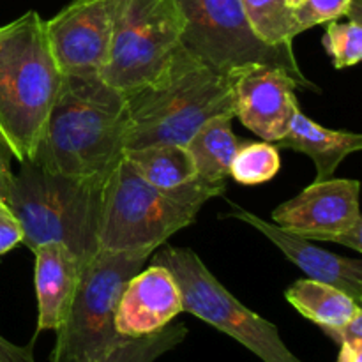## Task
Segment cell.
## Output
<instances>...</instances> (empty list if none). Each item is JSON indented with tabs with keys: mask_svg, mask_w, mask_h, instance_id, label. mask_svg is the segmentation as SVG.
Listing matches in <instances>:
<instances>
[{
	"mask_svg": "<svg viewBox=\"0 0 362 362\" xmlns=\"http://www.w3.org/2000/svg\"><path fill=\"white\" fill-rule=\"evenodd\" d=\"M35 257L34 286L37 299V327L57 331L66 318L71 299L76 290L83 264L80 258L60 243L39 244L32 250Z\"/></svg>",
	"mask_w": 362,
	"mask_h": 362,
	"instance_id": "15",
	"label": "cell"
},
{
	"mask_svg": "<svg viewBox=\"0 0 362 362\" xmlns=\"http://www.w3.org/2000/svg\"><path fill=\"white\" fill-rule=\"evenodd\" d=\"M276 145L306 154L313 159L317 168L315 180H327L334 175L343 159L361 151L362 136L350 131L327 129L304 115L299 108L290 120L285 136L276 141Z\"/></svg>",
	"mask_w": 362,
	"mask_h": 362,
	"instance_id": "16",
	"label": "cell"
},
{
	"mask_svg": "<svg viewBox=\"0 0 362 362\" xmlns=\"http://www.w3.org/2000/svg\"><path fill=\"white\" fill-rule=\"evenodd\" d=\"M0 362H35L34 343L27 346H18L0 336Z\"/></svg>",
	"mask_w": 362,
	"mask_h": 362,
	"instance_id": "27",
	"label": "cell"
},
{
	"mask_svg": "<svg viewBox=\"0 0 362 362\" xmlns=\"http://www.w3.org/2000/svg\"><path fill=\"white\" fill-rule=\"evenodd\" d=\"M359 180H315L297 197L278 205L272 221L279 228L311 240H325L361 253L362 216Z\"/></svg>",
	"mask_w": 362,
	"mask_h": 362,
	"instance_id": "10",
	"label": "cell"
},
{
	"mask_svg": "<svg viewBox=\"0 0 362 362\" xmlns=\"http://www.w3.org/2000/svg\"><path fill=\"white\" fill-rule=\"evenodd\" d=\"M332 341L338 345H356L362 346V311L350 318L345 324L338 325V327L322 329Z\"/></svg>",
	"mask_w": 362,
	"mask_h": 362,
	"instance_id": "26",
	"label": "cell"
},
{
	"mask_svg": "<svg viewBox=\"0 0 362 362\" xmlns=\"http://www.w3.org/2000/svg\"><path fill=\"white\" fill-rule=\"evenodd\" d=\"M354 0H303L293 7V35L346 16Z\"/></svg>",
	"mask_w": 362,
	"mask_h": 362,
	"instance_id": "24",
	"label": "cell"
},
{
	"mask_svg": "<svg viewBox=\"0 0 362 362\" xmlns=\"http://www.w3.org/2000/svg\"><path fill=\"white\" fill-rule=\"evenodd\" d=\"M148 251H108L98 247L83 264L66 318L57 329L49 362H92L122 343L115 315L124 288L151 260Z\"/></svg>",
	"mask_w": 362,
	"mask_h": 362,
	"instance_id": "6",
	"label": "cell"
},
{
	"mask_svg": "<svg viewBox=\"0 0 362 362\" xmlns=\"http://www.w3.org/2000/svg\"><path fill=\"white\" fill-rule=\"evenodd\" d=\"M225 189V182L202 179L161 189L141 179L122 156L103 187L98 246L154 253L173 233L193 225L202 207Z\"/></svg>",
	"mask_w": 362,
	"mask_h": 362,
	"instance_id": "3",
	"label": "cell"
},
{
	"mask_svg": "<svg viewBox=\"0 0 362 362\" xmlns=\"http://www.w3.org/2000/svg\"><path fill=\"white\" fill-rule=\"evenodd\" d=\"M338 362H362V346L339 345Z\"/></svg>",
	"mask_w": 362,
	"mask_h": 362,
	"instance_id": "29",
	"label": "cell"
},
{
	"mask_svg": "<svg viewBox=\"0 0 362 362\" xmlns=\"http://www.w3.org/2000/svg\"><path fill=\"white\" fill-rule=\"evenodd\" d=\"M184 324H168L161 331L140 338H127L92 362H156L186 339Z\"/></svg>",
	"mask_w": 362,
	"mask_h": 362,
	"instance_id": "21",
	"label": "cell"
},
{
	"mask_svg": "<svg viewBox=\"0 0 362 362\" xmlns=\"http://www.w3.org/2000/svg\"><path fill=\"white\" fill-rule=\"evenodd\" d=\"M182 313V296L166 267L151 264L129 279L119 300L115 329L124 338L161 331Z\"/></svg>",
	"mask_w": 362,
	"mask_h": 362,
	"instance_id": "13",
	"label": "cell"
},
{
	"mask_svg": "<svg viewBox=\"0 0 362 362\" xmlns=\"http://www.w3.org/2000/svg\"><path fill=\"white\" fill-rule=\"evenodd\" d=\"M105 180L48 172L32 161L13 173L6 205L23 228V244L60 243L87 264L98 251Z\"/></svg>",
	"mask_w": 362,
	"mask_h": 362,
	"instance_id": "5",
	"label": "cell"
},
{
	"mask_svg": "<svg viewBox=\"0 0 362 362\" xmlns=\"http://www.w3.org/2000/svg\"><path fill=\"white\" fill-rule=\"evenodd\" d=\"M119 0H73L45 21L46 39L62 74H99L108 59Z\"/></svg>",
	"mask_w": 362,
	"mask_h": 362,
	"instance_id": "11",
	"label": "cell"
},
{
	"mask_svg": "<svg viewBox=\"0 0 362 362\" xmlns=\"http://www.w3.org/2000/svg\"><path fill=\"white\" fill-rule=\"evenodd\" d=\"M23 243V228L6 202H0V257Z\"/></svg>",
	"mask_w": 362,
	"mask_h": 362,
	"instance_id": "25",
	"label": "cell"
},
{
	"mask_svg": "<svg viewBox=\"0 0 362 362\" xmlns=\"http://www.w3.org/2000/svg\"><path fill=\"white\" fill-rule=\"evenodd\" d=\"M324 46L336 69L359 64L362 59V18H349L345 23H339L338 20L329 21Z\"/></svg>",
	"mask_w": 362,
	"mask_h": 362,
	"instance_id": "23",
	"label": "cell"
},
{
	"mask_svg": "<svg viewBox=\"0 0 362 362\" xmlns=\"http://www.w3.org/2000/svg\"><path fill=\"white\" fill-rule=\"evenodd\" d=\"M62 76L35 11L0 27V138L18 163L34 158Z\"/></svg>",
	"mask_w": 362,
	"mask_h": 362,
	"instance_id": "4",
	"label": "cell"
},
{
	"mask_svg": "<svg viewBox=\"0 0 362 362\" xmlns=\"http://www.w3.org/2000/svg\"><path fill=\"white\" fill-rule=\"evenodd\" d=\"M126 94L99 74H64L32 163L48 172L106 179L124 156Z\"/></svg>",
	"mask_w": 362,
	"mask_h": 362,
	"instance_id": "1",
	"label": "cell"
},
{
	"mask_svg": "<svg viewBox=\"0 0 362 362\" xmlns=\"http://www.w3.org/2000/svg\"><path fill=\"white\" fill-rule=\"evenodd\" d=\"M281 168L279 147L269 141H250L237 148L230 163L228 177L243 186H257L269 182L278 175Z\"/></svg>",
	"mask_w": 362,
	"mask_h": 362,
	"instance_id": "22",
	"label": "cell"
},
{
	"mask_svg": "<svg viewBox=\"0 0 362 362\" xmlns=\"http://www.w3.org/2000/svg\"><path fill=\"white\" fill-rule=\"evenodd\" d=\"M233 119V113L212 117L184 145L193 159L198 179L226 184L233 154L243 145L232 131Z\"/></svg>",
	"mask_w": 362,
	"mask_h": 362,
	"instance_id": "17",
	"label": "cell"
},
{
	"mask_svg": "<svg viewBox=\"0 0 362 362\" xmlns=\"http://www.w3.org/2000/svg\"><path fill=\"white\" fill-rule=\"evenodd\" d=\"M232 218L240 219L253 226L257 232L267 237L292 264H296L304 274L315 281L327 283L336 286L346 296L352 297L356 303H362V262L356 258H345L339 255L325 251L322 247L313 246L310 239L290 233L279 228L276 223H269L258 218L253 212L240 209L232 204L230 214Z\"/></svg>",
	"mask_w": 362,
	"mask_h": 362,
	"instance_id": "14",
	"label": "cell"
},
{
	"mask_svg": "<svg viewBox=\"0 0 362 362\" xmlns=\"http://www.w3.org/2000/svg\"><path fill=\"white\" fill-rule=\"evenodd\" d=\"M151 264L168 269L182 296V313H191L253 352L264 362H304L288 350L278 327L233 297L193 250L163 244Z\"/></svg>",
	"mask_w": 362,
	"mask_h": 362,
	"instance_id": "7",
	"label": "cell"
},
{
	"mask_svg": "<svg viewBox=\"0 0 362 362\" xmlns=\"http://www.w3.org/2000/svg\"><path fill=\"white\" fill-rule=\"evenodd\" d=\"M175 0H119L108 59L99 76L131 92L154 81L182 48Z\"/></svg>",
	"mask_w": 362,
	"mask_h": 362,
	"instance_id": "9",
	"label": "cell"
},
{
	"mask_svg": "<svg viewBox=\"0 0 362 362\" xmlns=\"http://www.w3.org/2000/svg\"><path fill=\"white\" fill-rule=\"evenodd\" d=\"M124 159L141 179L161 189H175L198 179L193 159L184 145H148L126 151Z\"/></svg>",
	"mask_w": 362,
	"mask_h": 362,
	"instance_id": "19",
	"label": "cell"
},
{
	"mask_svg": "<svg viewBox=\"0 0 362 362\" xmlns=\"http://www.w3.org/2000/svg\"><path fill=\"white\" fill-rule=\"evenodd\" d=\"M127 129L124 152L148 145H186L202 124L233 113L232 73L225 74L180 48L151 83L124 92Z\"/></svg>",
	"mask_w": 362,
	"mask_h": 362,
	"instance_id": "2",
	"label": "cell"
},
{
	"mask_svg": "<svg viewBox=\"0 0 362 362\" xmlns=\"http://www.w3.org/2000/svg\"><path fill=\"white\" fill-rule=\"evenodd\" d=\"M300 2H303V0H288V4H290V6H292V7H296L297 4H300Z\"/></svg>",
	"mask_w": 362,
	"mask_h": 362,
	"instance_id": "30",
	"label": "cell"
},
{
	"mask_svg": "<svg viewBox=\"0 0 362 362\" xmlns=\"http://www.w3.org/2000/svg\"><path fill=\"white\" fill-rule=\"evenodd\" d=\"M9 158V151H7L6 144L0 138V202H6L7 189H9L11 179H13V168H11Z\"/></svg>",
	"mask_w": 362,
	"mask_h": 362,
	"instance_id": "28",
	"label": "cell"
},
{
	"mask_svg": "<svg viewBox=\"0 0 362 362\" xmlns=\"http://www.w3.org/2000/svg\"><path fill=\"white\" fill-rule=\"evenodd\" d=\"M258 39L271 46L293 45V7L288 0H240Z\"/></svg>",
	"mask_w": 362,
	"mask_h": 362,
	"instance_id": "20",
	"label": "cell"
},
{
	"mask_svg": "<svg viewBox=\"0 0 362 362\" xmlns=\"http://www.w3.org/2000/svg\"><path fill=\"white\" fill-rule=\"evenodd\" d=\"M235 117L264 141L285 136L299 110L296 78L286 69L267 64H247L232 71Z\"/></svg>",
	"mask_w": 362,
	"mask_h": 362,
	"instance_id": "12",
	"label": "cell"
},
{
	"mask_svg": "<svg viewBox=\"0 0 362 362\" xmlns=\"http://www.w3.org/2000/svg\"><path fill=\"white\" fill-rule=\"evenodd\" d=\"M286 300L320 329L338 327L362 311L361 304L336 286L315 279H297L285 292Z\"/></svg>",
	"mask_w": 362,
	"mask_h": 362,
	"instance_id": "18",
	"label": "cell"
},
{
	"mask_svg": "<svg viewBox=\"0 0 362 362\" xmlns=\"http://www.w3.org/2000/svg\"><path fill=\"white\" fill-rule=\"evenodd\" d=\"M182 16V48L219 73L247 64H267L288 71L300 88L318 92L300 71L293 45H265L251 28L240 0H175Z\"/></svg>",
	"mask_w": 362,
	"mask_h": 362,
	"instance_id": "8",
	"label": "cell"
}]
</instances>
